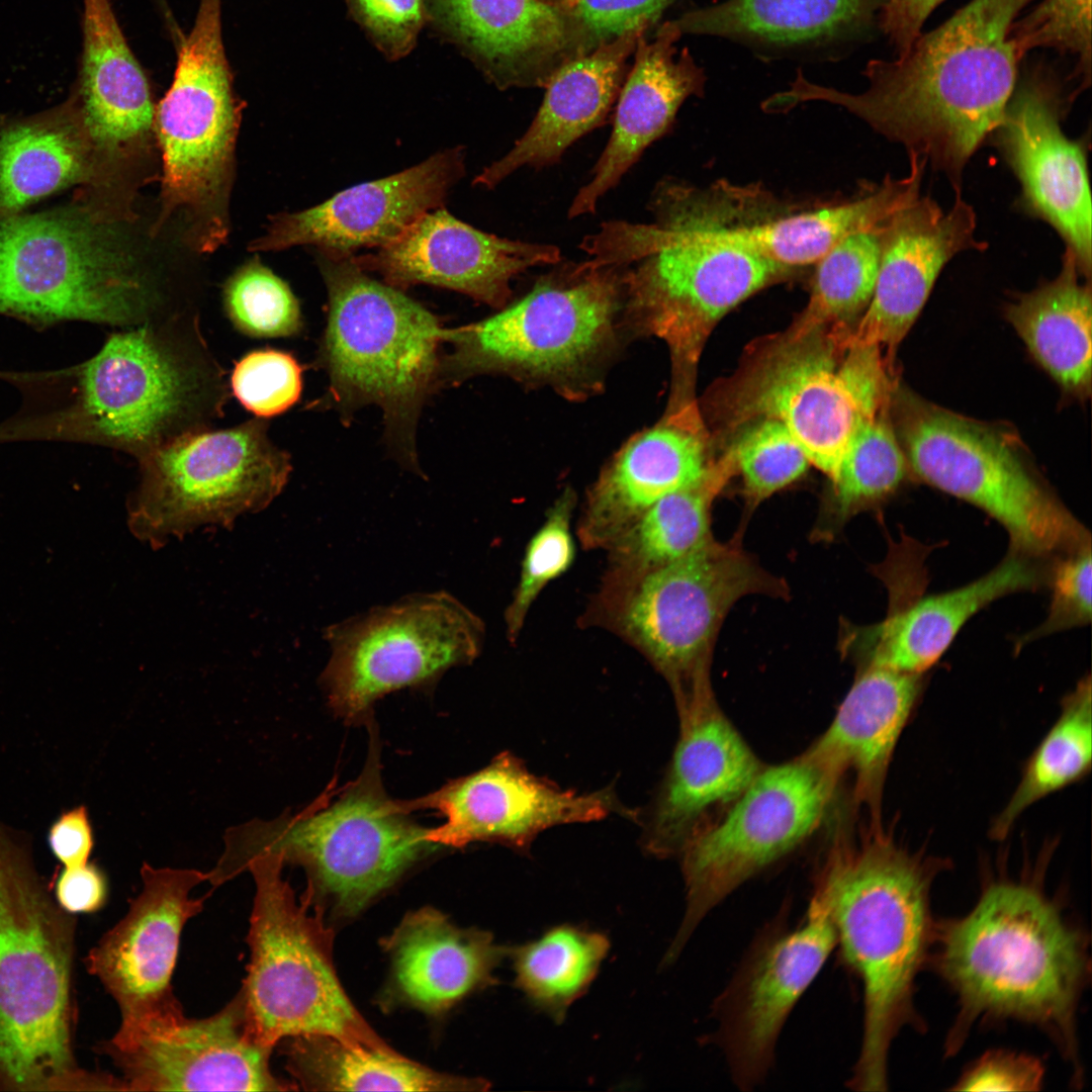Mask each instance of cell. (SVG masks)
Returning a JSON list of instances; mask_svg holds the SVG:
<instances>
[{
  "label": "cell",
  "instance_id": "cell-18",
  "mask_svg": "<svg viewBox=\"0 0 1092 1092\" xmlns=\"http://www.w3.org/2000/svg\"><path fill=\"white\" fill-rule=\"evenodd\" d=\"M325 638L331 655L322 681L330 705L356 720L387 693L472 662L482 650L485 626L453 596L434 592L331 625Z\"/></svg>",
  "mask_w": 1092,
  "mask_h": 1092
},
{
  "label": "cell",
  "instance_id": "cell-32",
  "mask_svg": "<svg viewBox=\"0 0 1092 1092\" xmlns=\"http://www.w3.org/2000/svg\"><path fill=\"white\" fill-rule=\"evenodd\" d=\"M1028 559L1010 552L990 572L959 588L907 603L890 597L887 617L872 626L848 627L842 649H858L864 663L923 674L976 613L999 598L1038 585L1039 572Z\"/></svg>",
  "mask_w": 1092,
  "mask_h": 1092
},
{
  "label": "cell",
  "instance_id": "cell-20",
  "mask_svg": "<svg viewBox=\"0 0 1092 1092\" xmlns=\"http://www.w3.org/2000/svg\"><path fill=\"white\" fill-rule=\"evenodd\" d=\"M1063 90L1053 72L1037 66L1015 87L995 130L1021 185V204L1051 224L1066 243L1081 275H1091V197L1084 145L1062 129Z\"/></svg>",
  "mask_w": 1092,
  "mask_h": 1092
},
{
  "label": "cell",
  "instance_id": "cell-39",
  "mask_svg": "<svg viewBox=\"0 0 1092 1092\" xmlns=\"http://www.w3.org/2000/svg\"><path fill=\"white\" fill-rule=\"evenodd\" d=\"M286 1045V1068L305 1090L475 1091L484 1080L443 1074L399 1055L335 1037L304 1035Z\"/></svg>",
  "mask_w": 1092,
  "mask_h": 1092
},
{
  "label": "cell",
  "instance_id": "cell-43",
  "mask_svg": "<svg viewBox=\"0 0 1092 1092\" xmlns=\"http://www.w3.org/2000/svg\"><path fill=\"white\" fill-rule=\"evenodd\" d=\"M1092 687L1088 674L1062 701L1061 713L1023 769L1011 798L991 824L1004 839L1019 816L1042 798L1085 777L1092 761Z\"/></svg>",
  "mask_w": 1092,
  "mask_h": 1092
},
{
  "label": "cell",
  "instance_id": "cell-9",
  "mask_svg": "<svg viewBox=\"0 0 1092 1092\" xmlns=\"http://www.w3.org/2000/svg\"><path fill=\"white\" fill-rule=\"evenodd\" d=\"M71 923L0 834V1078L18 1090L93 1089L71 1049Z\"/></svg>",
  "mask_w": 1092,
  "mask_h": 1092
},
{
  "label": "cell",
  "instance_id": "cell-36",
  "mask_svg": "<svg viewBox=\"0 0 1092 1092\" xmlns=\"http://www.w3.org/2000/svg\"><path fill=\"white\" fill-rule=\"evenodd\" d=\"M1066 249L1060 274L1006 308V317L1044 370L1067 392H1091V288Z\"/></svg>",
  "mask_w": 1092,
  "mask_h": 1092
},
{
  "label": "cell",
  "instance_id": "cell-15",
  "mask_svg": "<svg viewBox=\"0 0 1092 1092\" xmlns=\"http://www.w3.org/2000/svg\"><path fill=\"white\" fill-rule=\"evenodd\" d=\"M846 324L780 340L740 389L741 420L781 422L830 480L858 426L891 401L890 363Z\"/></svg>",
  "mask_w": 1092,
  "mask_h": 1092
},
{
  "label": "cell",
  "instance_id": "cell-49",
  "mask_svg": "<svg viewBox=\"0 0 1092 1092\" xmlns=\"http://www.w3.org/2000/svg\"><path fill=\"white\" fill-rule=\"evenodd\" d=\"M1021 58L1034 49H1054L1076 58L1082 88L1091 80V0H1042L1012 27Z\"/></svg>",
  "mask_w": 1092,
  "mask_h": 1092
},
{
  "label": "cell",
  "instance_id": "cell-34",
  "mask_svg": "<svg viewBox=\"0 0 1092 1092\" xmlns=\"http://www.w3.org/2000/svg\"><path fill=\"white\" fill-rule=\"evenodd\" d=\"M643 32L625 33L558 67L527 131L507 155L479 173L474 184L492 188L524 166L552 165L571 144L602 125L620 94L627 59Z\"/></svg>",
  "mask_w": 1092,
  "mask_h": 1092
},
{
  "label": "cell",
  "instance_id": "cell-44",
  "mask_svg": "<svg viewBox=\"0 0 1092 1092\" xmlns=\"http://www.w3.org/2000/svg\"><path fill=\"white\" fill-rule=\"evenodd\" d=\"M608 938L570 925L509 950L516 985L528 999L556 1019L588 988L606 958Z\"/></svg>",
  "mask_w": 1092,
  "mask_h": 1092
},
{
  "label": "cell",
  "instance_id": "cell-51",
  "mask_svg": "<svg viewBox=\"0 0 1092 1092\" xmlns=\"http://www.w3.org/2000/svg\"><path fill=\"white\" fill-rule=\"evenodd\" d=\"M1054 567L1046 619L1018 640L1017 647L1054 632L1091 622V545L1066 554Z\"/></svg>",
  "mask_w": 1092,
  "mask_h": 1092
},
{
  "label": "cell",
  "instance_id": "cell-29",
  "mask_svg": "<svg viewBox=\"0 0 1092 1092\" xmlns=\"http://www.w3.org/2000/svg\"><path fill=\"white\" fill-rule=\"evenodd\" d=\"M706 460L702 427L693 402L629 440L586 493L575 535L585 550H607L663 496L700 480Z\"/></svg>",
  "mask_w": 1092,
  "mask_h": 1092
},
{
  "label": "cell",
  "instance_id": "cell-6",
  "mask_svg": "<svg viewBox=\"0 0 1092 1092\" xmlns=\"http://www.w3.org/2000/svg\"><path fill=\"white\" fill-rule=\"evenodd\" d=\"M317 251L329 299L317 363L329 385L309 406L335 410L348 424L361 407L377 405L391 454L422 476L417 430L441 387L448 328L401 289L370 277L354 254Z\"/></svg>",
  "mask_w": 1092,
  "mask_h": 1092
},
{
  "label": "cell",
  "instance_id": "cell-42",
  "mask_svg": "<svg viewBox=\"0 0 1092 1092\" xmlns=\"http://www.w3.org/2000/svg\"><path fill=\"white\" fill-rule=\"evenodd\" d=\"M890 412L891 401L853 434L814 527L816 540H832L853 516L887 500L905 482L910 467Z\"/></svg>",
  "mask_w": 1092,
  "mask_h": 1092
},
{
  "label": "cell",
  "instance_id": "cell-10",
  "mask_svg": "<svg viewBox=\"0 0 1092 1092\" xmlns=\"http://www.w3.org/2000/svg\"><path fill=\"white\" fill-rule=\"evenodd\" d=\"M476 323L448 328L440 385L506 374L582 396L615 347L624 311L621 272L586 260L542 277L520 300Z\"/></svg>",
  "mask_w": 1092,
  "mask_h": 1092
},
{
  "label": "cell",
  "instance_id": "cell-52",
  "mask_svg": "<svg viewBox=\"0 0 1092 1092\" xmlns=\"http://www.w3.org/2000/svg\"><path fill=\"white\" fill-rule=\"evenodd\" d=\"M672 0H568L582 54L625 33L645 31Z\"/></svg>",
  "mask_w": 1092,
  "mask_h": 1092
},
{
  "label": "cell",
  "instance_id": "cell-2",
  "mask_svg": "<svg viewBox=\"0 0 1092 1092\" xmlns=\"http://www.w3.org/2000/svg\"><path fill=\"white\" fill-rule=\"evenodd\" d=\"M1032 1L971 0L896 59L871 60L862 92L798 73L776 100L784 110L808 101L839 105L943 172L960 191L966 164L1000 125L1016 87L1022 58L1012 27Z\"/></svg>",
  "mask_w": 1092,
  "mask_h": 1092
},
{
  "label": "cell",
  "instance_id": "cell-19",
  "mask_svg": "<svg viewBox=\"0 0 1092 1092\" xmlns=\"http://www.w3.org/2000/svg\"><path fill=\"white\" fill-rule=\"evenodd\" d=\"M104 1052L126 1091L297 1089L272 1073V1050L252 1036L241 991L206 1018H188L178 1007L119 1025Z\"/></svg>",
  "mask_w": 1092,
  "mask_h": 1092
},
{
  "label": "cell",
  "instance_id": "cell-4",
  "mask_svg": "<svg viewBox=\"0 0 1092 1092\" xmlns=\"http://www.w3.org/2000/svg\"><path fill=\"white\" fill-rule=\"evenodd\" d=\"M946 860L911 852L870 826L860 841L842 833L818 877L842 956L858 977L862 1037L849 1086L886 1091L892 1044L905 1029L926 1030L916 981L927 969L936 918L931 892Z\"/></svg>",
  "mask_w": 1092,
  "mask_h": 1092
},
{
  "label": "cell",
  "instance_id": "cell-50",
  "mask_svg": "<svg viewBox=\"0 0 1092 1092\" xmlns=\"http://www.w3.org/2000/svg\"><path fill=\"white\" fill-rule=\"evenodd\" d=\"M231 392L255 417L268 419L295 404L302 389V369L285 351L253 350L236 362L230 376Z\"/></svg>",
  "mask_w": 1092,
  "mask_h": 1092
},
{
  "label": "cell",
  "instance_id": "cell-11",
  "mask_svg": "<svg viewBox=\"0 0 1092 1092\" xmlns=\"http://www.w3.org/2000/svg\"><path fill=\"white\" fill-rule=\"evenodd\" d=\"M789 588L736 542L712 541L637 577L601 582L579 624L605 629L636 649L669 685L676 706L711 685L714 641L732 606Z\"/></svg>",
  "mask_w": 1092,
  "mask_h": 1092
},
{
  "label": "cell",
  "instance_id": "cell-24",
  "mask_svg": "<svg viewBox=\"0 0 1092 1092\" xmlns=\"http://www.w3.org/2000/svg\"><path fill=\"white\" fill-rule=\"evenodd\" d=\"M560 259V250L554 245L481 232L442 206L421 215L375 253L354 256L362 269L380 274L385 283L398 289L429 284L496 308L507 304L517 275Z\"/></svg>",
  "mask_w": 1092,
  "mask_h": 1092
},
{
  "label": "cell",
  "instance_id": "cell-26",
  "mask_svg": "<svg viewBox=\"0 0 1092 1092\" xmlns=\"http://www.w3.org/2000/svg\"><path fill=\"white\" fill-rule=\"evenodd\" d=\"M976 214L957 191L943 210L915 187L882 226V250L873 296L854 341L887 349V360L919 315L945 264L958 253L981 250L975 239Z\"/></svg>",
  "mask_w": 1092,
  "mask_h": 1092
},
{
  "label": "cell",
  "instance_id": "cell-33",
  "mask_svg": "<svg viewBox=\"0 0 1092 1092\" xmlns=\"http://www.w3.org/2000/svg\"><path fill=\"white\" fill-rule=\"evenodd\" d=\"M382 946L390 959V997L433 1015L492 985L509 952L490 933L459 928L431 907L406 914Z\"/></svg>",
  "mask_w": 1092,
  "mask_h": 1092
},
{
  "label": "cell",
  "instance_id": "cell-17",
  "mask_svg": "<svg viewBox=\"0 0 1092 1092\" xmlns=\"http://www.w3.org/2000/svg\"><path fill=\"white\" fill-rule=\"evenodd\" d=\"M838 784L805 752L780 764L764 765L719 817L691 835L678 852L687 910L666 962L677 957L717 904L813 834Z\"/></svg>",
  "mask_w": 1092,
  "mask_h": 1092
},
{
  "label": "cell",
  "instance_id": "cell-41",
  "mask_svg": "<svg viewBox=\"0 0 1092 1092\" xmlns=\"http://www.w3.org/2000/svg\"><path fill=\"white\" fill-rule=\"evenodd\" d=\"M69 108L0 128V211L14 212L88 176L89 148Z\"/></svg>",
  "mask_w": 1092,
  "mask_h": 1092
},
{
  "label": "cell",
  "instance_id": "cell-55",
  "mask_svg": "<svg viewBox=\"0 0 1092 1092\" xmlns=\"http://www.w3.org/2000/svg\"><path fill=\"white\" fill-rule=\"evenodd\" d=\"M48 843L66 868L88 862L94 847V832L87 808L78 806L63 811L49 828Z\"/></svg>",
  "mask_w": 1092,
  "mask_h": 1092
},
{
  "label": "cell",
  "instance_id": "cell-23",
  "mask_svg": "<svg viewBox=\"0 0 1092 1092\" xmlns=\"http://www.w3.org/2000/svg\"><path fill=\"white\" fill-rule=\"evenodd\" d=\"M143 887L126 914L87 957L95 975L115 1000L120 1025L181 1007L171 980L185 924L203 909L208 895L192 890L207 881L196 869H141Z\"/></svg>",
  "mask_w": 1092,
  "mask_h": 1092
},
{
  "label": "cell",
  "instance_id": "cell-31",
  "mask_svg": "<svg viewBox=\"0 0 1092 1092\" xmlns=\"http://www.w3.org/2000/svg\"><path fill=\"white\" fill-rule=\"evenodd\" d=\"M923 674L863 663L825 732L805 753L839 782L848 772L852 798L881 826L892 755L922 691Z\"/></svg>",
  "mask_w": 1092,
  "mask_h": 1092
},
{
  "label": "cell",
  "instance_id": "cell-53",
  "mask_svg": "<svg viewBox=\"0 0 1092 1092\" xmlns=\"http://www.w3.org/2000/svg\"><path fill=\"white\" fill-rule=\"evenodd\" d=\"M350 14L391 61L408 55L428 14L425 0H345Z\"/></svg>",
  "mask_w": 1092,
  "mask_h": 1092
},
{
  "label": "cell",
  "instance_id": "cell-46",
  "mask_svg": "<svg viewBox=\"0 0 1092 1092\" xmlns=\"http://www.w3.org/2000/svg\"><path fill=\"white\" fill-rule=\"evenodd\" d=\"M577 495L565 487L547 510L528 541L512 599L504 614L507 638L516 643L534 603L553 580L572 566L576 549L572 530Z\"/></svg>",
  "mask_w": 1092,
  "mask_h": 1092
},
{
  "label": "cell",
  "instance_id": "cell-16",
  "mask_svg": "<svg viewBox=\"0 0 1092 1092\" xmlns=\"http://www.w3.org/2000/svg\"><path fill=\"white\" fill-rule=\"evenodd\" d=\"M128 527L153 548L203 526L229 527L268 507L285 487L290 454L268 435L266 419L184 436L138 459Z\"/></svg>",
  "mask_w": 1092,
  "mask_h": 1092
},
{
  "label": "cell",
  "instance_id": "cell-8",
  "mask_svg": "<svg viewBox=\"0 0 1092 1092\" xmlns=\"http://www.w3.org/2000/svg\"><path fill=\"white\" fill-rule=\"evenodd\" d=\"M107 222L79 211H0V313L121 329L182 312Z\"/></svg>",
  "mask_w": 1092,
  "mask_h": 1092
},
{
  "label": "cell",
  "instance_id": "cell-30",
  "mask_svg": "<svg viewBox=\"0 0 1092 1092\" xmlns=\"http://www.w3.org/2000/svg\"><path fill=\"white\" fill-rule=\"evenodd\" d=\"M681 35L671 20L658 28L652 41L643 34L638 38L632 70L618 96L612 134L592 180L574 196L568 217L595 212L600 198L669 128L682 102L702 93L703 69L688 49L677 56L675 43Z\"/></svg>",
  "mask_w": 1092,
  "mask_h": 1092
},
{
  "label": "cell",
  "instance_id": "cell-37",
  "mask_svg": "<svg viewBox=\"0 0 1092 1092\" xmlns=\"http://www.w3.org/2000/svg\"><path fill=\"white\" fill-rule=\"evenodd\" d=\"M884 0H721L674 19L681 33L796 46L867 28Z\"/></svg>",
  "mask_w": 1092,
  "mask_h": 1092
},
{
  "label": "cell",
  "instance_id": "cell-3",
  "mask_svg": "<svg viewBox=\"0 0 1092 1092\" xmlns=\"http://www.w3.org/2000/svg\"><path fill=\"white\" fill-rule=\"evenodd\" d=\"M56 374L64 402L1 425L0 441H77L138 460L211 429L232 393L192 310L112 333L92 358Z\"/></svg>",
  "mask_w": 1092,
  "mask_h": 1092
},
{
  "label": "cell",
  "instance_id": "cell-47",
  "mask_svg": "<svg viewBox=\"0 0 1092 1092\" xmlns=\"http://www.w3.org/2000/svg\"><path fill=\"white\" fill-rule=\"evenodd\" d=\"M225 314L252 338H281L302 330L300 305L289 285L255 257L239 267L222 288Z\"/></svg>",
  "mask_w": 1092,
  "mask_h": 1092
},
{
  "label": "cell",
  "instance_id": "cell-38",
  "mask_svg": "<svg viewBox=\"0 0 1092 1092\" xmlns=\"http://www.w3.org/2000/svg\"><path fill=\"white\" fill-rule=\"evenodd\" d=\"M736 469L732 451L697 482L651 506L606 550L601 582L625 581L676 561L714 541L710 510Z\"/></svg>",
  "mask_w": 1092,
  "mask_h": 1092
},
{
  "label": "cell",
  "instance_id": "cell-57",
  "mask_svg": "<svg viewBox=\"0 0 1092 1092\" xmlns=\"http://www.w3.org/2000/svg\"><path fill=\"white\" fill-rule=\"evenodd\" d=\"M944 0H884L880 24L897 56L905 53L922 33L933 10Z\"/></svg>",
  "mask_w": 1092,
  "mask_h": 1092
},
{
  "label": "cell",
  "instance_id": "cell-56",
  "mask_svg": "<svg viewBox=\"0 0 1092 1092\" xmlns=\"http://www.w3.org/2000/svg\"><path fill=\"white\" fill-rule=\"evenodd\" d=\"M108 883L101 869L91 862L65 867L56 882L59 904L71 913H91L106 901Z\"/></svg>",
  "mask_w": 1092,
  "mask_h": 1092
},
{
  "label": "cell",
  "instance_id": "cell-54",
  "mask_svg": "<svg viewBox=\"0 0 1092 1092\" xmlns=\"http://www.w3.org/2000/svg\"><path fill=\"white\" fill-rule=\"evenodd\" d=\"M1043 1061L1033 1055L1006 1049L985 1052L965 1068L949 1090L1020 1091L1042 1089Z\"/></svg>",
  "mask_w": 1092,
  "mask_h": 1092
},
{
  "label": "cell",
  "instance_id": "cell-21",
  "mask_svg": "<svg viewBox=\"0 0 1092 1092\" xmlns=\"http://www.w3.org/2000/svg\"><path fill=\"white\" fill-rule=\"evenodd\" d=\"M410 811L436 809L445 822L428 829L435 845L460 847L473 841H498L525 848L542 831L557 825L601 820L612 813L635 815L607 789L594 793L564 790L537 777L510 753L456 779L419 800Z\"/></svg>",
  "mask_w": 1092,
  "mask_h": 1092
},
{
  "label": "cell",
  "instance_id": "cell-14",
  "mask_svg": "<svg viewBox=\"0 0 1092 1092\" xmlns=\"http://www.w3.org/2000/svg\"><path fill=\"white\" fill-rule=\"evenodd\" d=\"M895 431L910 469L927 484L984 511L1026 558L1065 554L1090 535L1001 434L894 384Z\"/></svg>",
  "mask_w": 1092,
  "mask_h": 1092
},
{
  "label": "cell",
  "instance_id": "cell-35",
  "mask_svg": "<svg viewBox=\"0 0 1092 1092\" xmlns=\"http://www.w3.org/2000/svg\"><path fill=\"white\" fill-rule=\"evenodd\" d=\"M77 100L91 141L109 151L134 146L154 128L149 79L109 0H83Z\"/></svg>",
  "mask_w": 1092,
  "mask_h": 1092
},
{
  "label": "cell",
  "instance_id": "cell-25",
  "mask_svg": "<svg viewBox=\"0 0 1092 1092\" xmlns=\"http://www.w3.org/2000/svg\"><path fill=\"white\" fill-rule=\"evenodd\" d=\"M677 711L678 741L645 823V846L658 856L678 853L764 766L722 712L712 688Z\"/></svg>",
  "mask_w": 1092,
  "mask_h": 1092
},
{
  "label": "cell",
  "instance_id": "cell-28",
  "mask_svg": "<svg viewBox=\"0 0 1092 1092\" xmlns=\"http://www.w3.org/2000/svg\"><path fill=\"white\" fill-rule=\"evenodd\" d=\"M428 21L498 88L546 87L582 55L568 11L541 0H425Z\"/></svg>",
  "mask_w": 1092,
  "mask_h": 1092
},
{
  "label": "cell",
  "instance_id": "cell-7",
  "mask_svg": "<svg viewBox=\"0 0 1092 1092\" xmlns=\"http://www.w3.org/2000/svg\"><path fill=\"white\" fill-rule=\"evenodd\" d=\"M404 802L383 791L375 753L340 794H324L301 812L230 828L207 881L218 887L257 855L274 853L302 867L306 896L331 900L344 915L361 911L435 844L408 817Z\"/></svg>",
  "mask_w": 1092,
  "mask_h": 1092
},
{
  "label": "cell",
  "instance_id": "cell-1",
  "mask_svg": "<svg viewBox=\"0 0 1092 1092\" xmlns=\"http://www.w3.org/2000/svg\"><path fill=\"white\" fill-rule=\"evenodd\" d=\"M1040 871L986 878L961 916L937 919L927 969L954 995L943 1055L957 1056L975 1027L1008 1021L1040 1030L1062 1057L1070 1085L1085 1068L1079 1007L1091 981L1090 937Z\"/></svg>",
  "mask_w": 1092,
  "mask_h": 1092
},
{
  "label": "cell",
  "instance_id": "cell-59",
  "mask_svg": "<svg viewBox=\"0 0 1092 1092\" xmlns=\"http://www.w3.org/2000/svg\"><path fill=\"white\" fill-rule=\"evenodd\" d=\"M541 1L548 2V3H551V4H555V5H558V6H561V7L564 8V6L566 5L568 0H541Z\"/></svg>",
  "mask_w": 1092,
  "mask_h": 1092
},
{
  "label": "cell",
  "instance_id": "cell-45",
  "mask_svg": "<svg viewBox=\"0 0 1092 1092\" xmlns=\"http://www.w3.org/2000/svg\"><path fill=\"white\" fill-rule=\"evenodd\" d=\"M884 222L850 235L817 262L808 304L786 336L800 338L833 324H847L864 311L878 276Z\"/></svg>",
  "mask_w": 1092,
  "mask_h": 1092
},
{
  "label": "cell",
  "instance_id": "cell-48",
  "mask_svg": "<svg viewBox=\"0 0 1092 1092\" xmlns=\"http://www.w3.org/2000/svg\"><path fill=\"white\" fill-rule=\"evenodd\" d=\"M732 449L736 469L751 504H757L800 478L809 459L779 421L761 419Z\"/></svg>",
  "mask_w": 1092,
  "mask_h": 1092
},
{
  "label": "cell",
  "instance_id": "cell-27",
  "mask_svg": "<svg viewBox=\"0 0 1092 1092\" xmlns=\"http://www.w3.org/2000/svg\"><path fill=\"white\" fill-rule=\"evenodd\" d=\"M463 174L462 149L444 150L408 169L341 191L313 207L276 215L251 249L279 251L310 245L340 254L377 249L424 213L441 207Z\"/></svg>",
  "mask_w": 1092,
  "mask_h": 1092
},
{
  "label": "cell",
  "instance_id": "cell-58",
  "mask_svg": "<svg viewBox=\"0 0 1092 1092\" xmlns=\"http://www.w3.org/2000/svg\"><path fill=\"white\" fill-rule=\"evenodd\" d=\"M155 1H156V4H157L158 8H159V11H160L161 15L163 16V20H165V21L171 20L173 18V14H172L171 9L169 8V6L167 4V1L166 0H155Z\"/></svg>",
  "mask_w": 1092,
  "mask_h": 1092
},
{
  "label": "cell",
  "instance_id": "cell-22",
  "mask_svg": "<svg viewBox=\"0 0 1092 1092\" xmlns=\"http://www.w3.org/2000/svg\"><path fill=\"white\" fill-rule=\"evenodd\" d=\"M837 936L826 892L816 884L804 921L764 939L723 995L721 1033L737 1083L765 1074L780 1031L819 974Z\"/></svg>",
  "mask_w": 1092,
  "mask_h": 1092
},
{
  "label": "cell",
  "instance_id": "cell-12",
  "mask_svg": "<svg viewBox=\"0 0 1092 1092\" xmlns=\"http://www.w3.org/2000/svg\"><path fill=\"white\" fill-rule=\"evenodd\" d=\"M274 853L252 858L255 896L247 942L250 961L241 993L248 1028L273 1050L282 1039L335 1037L349 1044L394 1053L345 993L333 963V933L310 898L297 899Z\"/></svg>",
  "mask_w": 1092,
  "mask_h": 1092
},
{
  "label": "cell",
  "instance_id": "cell-40",
  "mask_svg": "<svg viewBox=\"0 0 1092 1092\" xmlns=\"http://www.w3.org/2000/svg\"><path fill=\"white\" fill-rule=\"evenodd\" d=\"M909 161L906 177L887 178L876 191L856 200L733 229L757 252L785 268L817 263L850 235L880 226L921 185L925 161L915 156Z\"/></svg>",
  "mask_w": 1092,
  "mask_h": 1092
},
{
  "label": "cell",
  "instance_id": "cell-13",
  "mask_svg": "<svg viewBox=\"0 0 1092 1092\" xmlns=\"http://www.w3.org/2000/svg\"><path fill=\"white\" fill-rule=\"evenodd\" d=\"M221 27V0H200L154 118L163 158L160 221L177 218L187 242L202 253L216 250L229 234L235 147L245 106L235 90Z\"/></svg>",
  "mask_w": 1092,
  "mask_h": 1092
},
{
  "label": "cell",
  "instance_id": "cell-5",
  "mask_svg": "<svg viewBox=\"0 0 1092 1092\" xmlns=\"http://www.w3.org/2000/svg\"><path fill=\"white\" fill-rule=\"evenodd\" d=\"M654 221L611 220L581 243L589 260L621 272L624 315L667 345L675 376L672 402L687 397L705 342L717 323L748 296L785 275L733 228L697 217L678 189L659 185Z\"/></svg>",
  "mask_w": 1092,
  "mask_h": 1092
}]
</instances>
